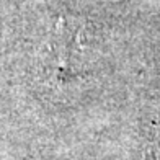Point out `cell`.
<instances>
[{"mask_svg": "<svg viewBox=\"0 0 160 160\" xmlns=\"http://www.w3.org/2000/svg\"><path fill=\"white\" fill-rule=\"evenodd\" d=\"M142 160H158V149H157V142L155 139H150L149 144L145 145Z\"/></svg>", "mask_w": 160, "mask_h": 160, "instance_id": "obj_1", "label": "cell"}]
</instances>
